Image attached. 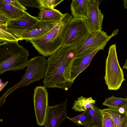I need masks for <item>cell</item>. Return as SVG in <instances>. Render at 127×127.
Segmentation results:
<instances>
[{"mask_svg":"<svg viewBox=\"0 0 127 127\" xmlns=\"http://www.w3.org/2000/svg\"><path fill=\"white\" fill-rule=\"evenodd\" d=\"M76 48L63 45L50 56L46 60L47 65L43 83L46 88H56L67 90L73 83L71 72Z\"/></svg>","mask_w":127,"mask_h":127,"instance_id":"1","label":"cell"},{"mask_svg":"<svg viewBox=\"0 0 127 127\" xmlns=\"http://www.w3.org/2000/svg\"><path fill=\"white\" fill-rule=\"evenodd\" d=\"M73 17L68 13L64 14L60 22L50 31L30 42L40 54L45 57L52 55L63 45L67 26Z\"/></svg>","mask_w":127,"mask_h":127,"instance_id":"2","label":"cell"},{"mask_svg":"<svg viewBox=\"0 0 127 127\" xmlns=\"http://www.w3.org/2000/svg\"><path fill=\"white\" fill-rule=\"evenodd\" d=\"M18 41L0 44V74L9 70H22L27 66L29 52L19 45Z\"/></svg>","mask_w":127,"mask_h":127,"instance_id":"3","label":"cell"},{"mask_svg":"<svg viewBox=\"0 0 127 127\" xmlns=\"http://www.w3.org/2000/svg\"><path fill=\"white\" fill-rule=\"evenodd\" d=\"M46 65L45 57L43 55L36 56L28 60L25 73L21 79L14 86L8 89L2 97L6 98L17 88L28 86L33 82L44 79Z\"/></svg>","mask_w":127,"mask_h":127,"instance_id":"4","label":"cell"},{"mask_svg":"<svg viewBox=\"0 0 127 127\" xmlns=\"http://www.w3.org/2000/svg\"><path fill=\"white\" fill-rule=\"evenodd\" d=\"M116 48L115 43L109 48L104 77L108 89L114 91L119 89L125 80L123 71L118 62Z\"/></svg>","mask_w":127,"mask_h":127,"instance_id":"5","label":"cell"},{"mask_svg":"<svg viewBox=\"0 0 127 127\" xmlns=\"http://www.w3.org/2000/svg\"><path fill=\"white\" fill-rule=\"evenodd\" d=\"M90 32L85 18L73 17L67 26L63 45L73 46L77 48Z\"/></svg>","mask_w":127,"mask_h":127,"instance_id":"6","label":"cell"},{"mask_svg":"<svg viewBox=\"0 0 127 127\" xmlns=\"http://www.w3.org/2000/svg\"><path fill=\"white\" fill-rule=\"evenodd\" d=\"M119 30L113 31L110 36L104 31L90 32L82 42L76 48L75 57L90 52L106 43L119 33Z\"/></svg>","mask_w":127,"mask_h":127,"instance_id":"7","label":"cell"},{"mask_svg":"<svg viewBox=\"0 0 127 127\" xmlns=\"http://www.w3.org/2000/svg\"><path fill=\"white\" fill-rule=\"evenodd\" d=\"M61 20L46 21L40 20L31 27L25 30H8L15 34L20 40L25 39L27 42L41 37L53 28Z\"/></svg>","mask_w":127,"mask_h":127,"instance_id":"8","label":"cell"},{"mask_svg":"<svg viewBox=\"0 0 127 127\" xmlns=\"http://www.w3.org/2000/svg\"><path fill=\"white\" fill-rule=\"evenodd\" d=\"M33 99L37 124L44 125L48 103V94L44 86L36 87L34 90Z\"/></svg>","mask_w":127,"mask_h":127,"instance_id":"9","label":"cell"},{"mask_svg":"<svg viewBox=\"0 0 127 127\" xmlns=\"http://www.w3.org/2000/svg\"><path fill=\"white\" fill-rule=\"evenodd\" d=\"M67 99L55 106H48L44 126L45 127H59L61 122L67 118L66 107Z\"/></svg>","mask_w":127,"mask_h":127,"instance_id":"10","label":"cell"},{"mask_svg":"<svg viewBox=\"0 0 127 127\" xmlns=\"http://www.w3.org/2000/svg\"><path fill=\"white\" fill-rule=\"evenodd\" d=\"M88 16L86 21L90 32L102 31L103 14L99 8L101 0H89Z\"/></svg>","mask_w":127,"mask_h":127,"instance_id":"11","label":"cell"},{"mask_svg":"<svg viewBox=\"0 0 127 127\" xmlns=\"http://www.w3.org/2000/svg\"><path fill=\"white\" fill-rule=\"evenodd\" d=\"M107 43H106L90 52L75 58L72 63L71 72V80L73 83L76 77L89 65L96 53L99 50H103Z\"/></svg>","mask_w":127,"mask_h":127,"instance_id":"12","label":"cell"},{"mask_svg":"<svg viewBox=\"0 0 127 127\" xmlns=\"http://www.w3.org/2000/svg\"><path fill=\"white\" fill-rule=\"evenodd\" d=\"M40 19L25 11L24 14L18 18L9 20L6 24V29L15 31L27 30L37 23Z\"/></svg>","mask_w":127,"mask_h":127,"instance_id":"13","label":"cell"},{"mask_svg":"<svg viewBox=\"0 0 127 127\" xmlns=\"http://www.w3.org/2000/svg\"><path fill=\"white\" fill-rule=\"evenodd\" d=\"M89 0H73L70 6L72 16L87 19L88 16Z\"/></svg>","mask_w":127,"mask_h":127,"instance_id":"14","label":"cell"},{"mask_svg":"<svg viewBox=\"0 0 127 127\" xmlns=\"http://www.w3.org/2000/svg\"><path fill=\"white\" fill-rule=\"evenodd\" d=\"M25 12L4 2L3 0H0V13L10 20L18 18L23 16Z\"/></svg>","mask_w":127,"mask_h":127,"instance_id":"15","label":"cell"},{"mask_svg":"<svg viewBox=\"0 0 127 127\" xmlns=\"http://www.w3.org/2000/svg\"><path fill=\"white\" fill-rule=\"evenodd\" d=\"M101 112L107 113L112 119L115 127H127V113L122 114L118 110L111 108L99 109Z\"/></svg>","mask_w":127,"mask_h":127,"instance_id":"16","label":"cell"},{"mask_svg":"<svg viewBox=\"0 0 127 127\" xmlns=\"http://www.w3.org/2000/svg\"><path fill=\"white\" fill-rule=\"evenodd\" d=\"M64 15L57 9L43 7L40 10L38 18L46 21H60Z\"/></svg>","mask_w":127,"mask_h":127,"instance_id":"17","label":"cell"},{"mask_svg":"<svg viewBox=\"0 0 127 127\" xmlns=\"http://www.w3.org/2000/svg\"><path fill=\"white\" fill-rule=\"evenodd\" d=\"M95 101L92 97L86 98L81 96L74 101L72 108L75 111L84 112L88 108L92 109Z\"/></svg>","mask_w":127,"mask_h":127,"instance_id":"18","label":"cell"},{"mask_svg":"<svg viewBox=\"0 0 127 127\" xmlns=\"http://www.w3.org/2000/svg\"><path fill=\"white\" fill-rule=\"evenodd\" d=\"M102 105L109 108L118 110L121 107L127 109V98L117 97L114 95L106 98Z\"/></svg>","mask_w":127,"mask_h":127,"instance_id":"19","label":"cell"},{"mask_svg":"<svg viewBox=\"0 0 127 127\" xmlns=\"http://www.w3.org/2000/svg\"><path fill=\"white\" fill-rule=\"evenodd\" d=\"M6 23L0 21V44L8 41L20 40L15 34L6 29Z\"/></svg>","mask_w":127,"mask_h":127,"instance_id":"20","label":"cell"},{"mask_svg":"<svg viewBox=\"0 0 127 127\" xmlns=\"http://www.w3.org/2000/svg\"><path fill=\"white\" fill-rule=\"evenodd\" d=\"M67 118L78 126L82 125L85 127H90L92 125L91 118L88 110L81 114L75 117L72 118L67 117Z\"/></svg>","mask_w":127,"mask_h":127,"instance_id":"21","label":"cell"},{"mask_svg":"<svg viewBox=\"0 0 127 127\" xmlns=\"http://www.w3.org/2000/svg\"><path fill=\"white\" fill-rule=\"evenodd\" d=\"M87 110L91 118L92 125L102 126V115L99 109L94 104L92 109L88 108Z\"/></svg>","mask_w":127,"mask_h":127,"instance_id":"22","label":"cell"},{"mask_svg":"<svg viewBox=\"0 0 127 127\" xmlns=\"http://www.w3.org/2000/svg\"><path fill=\"white\" fill-rule=\"evenodd\" d=\"M63 1L61 0H39L41 9L43 7L54 8Z\"/></svg>","mask_w":127,"mask_h":127,"instance_id":"23","label":"cell"},{"mask_svg":"<svg viewBox=\"0 0 127 127\" xmlns=\"http://www.w3.org/2000/svg\"><path fill=\"white\" fill-rule=\"evenodd\" d=\"M23 6L41 9L39 0H17Z\"/></svg>","mask_w":127,"mask_h":127,"instance_id":"24","label":"cell"},{"mask_svg":"<svg viewBox=\"0 0 127 127\" xmlns=\"http://www.w3.org/2000/svg\"><path fill=\"white\" fill-rule=\"evenodd\" d=\"M101 112L102 117V127H115L114 122L109 115L106 113Z\"/></svg>","mask_w":127,"mask_h":127,"instance_id":"25","label":"cell"},{"mask_svg":"<svg viewBox=\"0 0 127 127\" xmlns=\"http://www.w3.org/2000/svg\"><path fill=\"white\" fill-rule=\"evenodd\" d=\"M3 0L4 2L11 4L21 10L26 11L27 9L25 7L22 5L17 0Z\"/></svg>","mask_w":127,"mask_h":127,"instance_id":"26","label":"cell"},{"mask_svg":"<svg viewBox=\"0 0 127 127\" xmlns=\"http://www.w3.org/2000/svg\"><path fill=\"white\" fill-rule=\"evenodd\" d=\"M9 20V19L0 13V21L6 23Z\"/></svg>","mask_w":127,"mask_h":127,"instance_id":"27","label":"cell"},{"mask_svg":"<svg viewBox=\"0 0 127 127\" xmlns=\"http://www.w3.org/2000/svg\"><path fill=\"white\" fill-rule=\"evenodd\" d=\"M123 6L125 9L127 8V0H123Z\"/></svg>","mask_w":127,"mask_h":127,"instance_id":"28","label":"cell"},{"mask_svg":"<svg viewBox=\"0 0 127 127\" xmlns=\"http://www.w3.org/2000/svg\"><path fill=\"white\" fill-rule=\"evenodd\" d=\"M127 59H126L125 63L123 67H122V69H127Z\"/></svg>","mask_w":127,"mask_h":127,"instance_id":"29","label":"cell"},{"mask_svg":"<svg viewBox=\"0 0 127 127\" xmlns=\"http://www.w3.org/2000/svg\"><path fill=\"white\" fill-rule=\"evenodd\" d=\"M102 127V126H93L92 125V126H91V127Z\"/></svg>","mask_w":127,"mask_h":127,"instance_id":"30","label":"cell"}]
</instances>
